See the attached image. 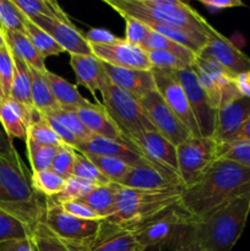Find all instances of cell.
<instances>
[{
    "label": "cell",
    "instance_id": "cell-1",
    "mask_svg": "<svg viewBox=\"0 0 250 251\" xmlns=\"http://www.w3.org/2000/svg\"><path fill=\"white\" fill-rule=\"evenodd\" d=\"M250 193V168L227 158H217L202 176L184 188L179 206L195 218H202L232 199Z\"/></svg>",
    "mask_w": 250,
    "mask_h": 251
},
{
    "label": "cell",
    "instance_id": "cell-2",
    "mask_svg": "<svg viewBox=\"0 0 250 251\" xmlns=\"http://www.w3.org/2000/svg\"><path fill=\"white\" fill-rule=\"evenodd\" d=\"M250 193L227 201L202 218H196L193 239L205 251H232L245 229Z\"/></svg>",
    "mask_w": 250,
    "mask_h": 251
},
{
    "label": "cell",
    "instance_id": "cell-3",
    "mask_svg": "<svg viewBox=\"0 0 250 251\" xmlns=\"http://www.w3.org/2000/svg\"><path fill=\"white\" fill-rule=\"evenodd\" d=\"M122 17L152 20L169 26L200 32L208 37L210 24L189 4L179 0H104Z\"/></svg>",
    "mask_w": 250,
    "mask_h": 251
},
{
    "label": "cell",
    "instance_id": "cell-4",
    "mask_svg": "<svg viewBox=\"0 0 250 251\" xmlns=\"http://www.w3.org/2000/svg\"><path fill=\"white\" fill-rule=\"evenodd\" d=\"M183 189L169 190H135L118 188L114 211L104 220L113 227L131 230L158 213L178 205Z\"/></svg>",
    "mask_w": 250,
    "mask_h": 251
},
{
    "label": "cell",
    "instance_id": "cell-5",
    "mask_svg": "<svg viewBox=\"0 0 250 251\" xmlns=\"http://www.w3.org/2000/svg\"><path fill=\"white\" fill-rule=\"evenodd\" d=\"M46 203L31 184L26 167H19L0 156V208L36 228Z\"/></svg>",
    "mask_w": 250,
    "mask_h": 251
},
{
    "label": "cell",
    "instance_id": "cell-6",
    "mask_svg": "<svg viewBox=\"0 0 250 251\" xmlns=\"http://www.w3.org/2000/svg\"><path fill=\"white\" fill-rule=\"evenodd\" d=\"M195 220L178 203L130 232L145 250L175 251L191 239Z\"/></svg>",
    "mask_w": 250,
    "mask_h": 251
},
{
    "label": "cell",
    "instance_id": "cell-7",
    "mask_svg": "<svg viewBox=\"0 0 250 251\" xmlns=\"http://www.w3.org/2000/svg\"><path fill=\"white\" fill-rule=\"evenodd\" d=\"M98 92L102 96V104L108 115L127 141L135 145L145 132L154 129L139 100L110 82L107 75L103 76Z\"/></svg>",
    "mask_w": 250,
    "mask_h": 251
},
{
    "label": "cell",
    "instance_id": "cell-8",
    "mask_svg": "<svg viewBox=\"0 0 250 251\" xmlns=\"http://www.w3.org/2000/svg\"><path fill=\"white\" fill-rule=\"evenodd\" d=\"M39 222L58 239L75 247H90L104 227V220H82L69 215L59 203L46 200Z\"/></svg>",
    "mask_w": 250,
    "mask_h": 251
},
{
    "label": "cell",
    "instance_id": "cell-9",
    "mask_svg": "<svg viewBox=\"0 0 250 251\" xmlns=\"http://www.w3.org/2000/svg\"><path fill=\"white\" fill-rule=\"evenodd\" d=\"M220 145L212 137H190L176 146L178 173L184 188L195 184L218 158Z\"/></svg>",
    "mask_w": 250,
    "mask_h": 251
},
{
    "label": "cell",
    "instance_id": "cell-10",
    "mask_svg": "<svg viewBox=\"0 0 250 251\" xmlns=\"http://www.w3.org/2000/svg\"><path fill=\"white\" fill-rule=\"evenodd\" d=\"M139 102L154 130L171 141L174 146H179L190 137H194L188 127L172 112L157 90L147 93L139 100Z\"/></svg>",
    "mask_w": 250,
    "mask_h": 251
},
{
    "label": "cell",
    "instance_id": "cell-11",
    "mask_svg": "<svg viewBox=\"0 0 250 251\" xmlns=\"http://www.w3.org/2000/svg\"><path fill=\"white\" fill-rule=\"evenodd\" d=\"M152 75H153L154 83H156L157 92L161 95V97L171 108L172 112L188 127L194 137H200L201 132L199 129L198 122H196L185 91H184L176 74L174 71L159 70V69L153 68Z\"/></svg>",
    "mask_w": 250,
    "mask_h": 251
},
{
    "label": "cell",
    "instance_id": "cell-12",
    "mask_svg": "<svg viewBox=\"0 0 250 251\" xmlns=\"http://www.w3.org/2000/svg\"><path fill=\"white\" fill-rule=\"evenodd\" d=\"M135 146L141 151L145 158L149 159L159 172L176 184L183 185L178 173V159H176V146L162 136L154 129L145 132ZM184 186V185H183Z\"/></svg>",
    "mask_w": 250,
    "mask_h": 251
},
{
    "label": "cell",
    "instance_id": "cell-13",
    "mask_svg": "<svg viewBox=\"0 0 250 251\" xmlns=\"http://www.w3.org/2000/svg\"><path fill=\"white\" fill-rule=\"evenodd\" d=\"M175 74L185 91L189 104L198 122L201 136L212 137L216 127L217 110L211 105L207 95L199 82L193 66L185 70L176 71Z\"/></svg>",
    "mask_w": 250,
    "mask_h": 251
},
{
    "label": "cell",
    "instance_id": "cell-14",
    "mask_svg": "<svg viewBox=\"0 0 250 251\" xmlns=\"http://www.w3.org/2000/svg\"><path fill=\"white\" fill-rule=\"evenodd\" d=\"M199 58L217 63L234 76L250 70V58L216 28H211Z\"/></svg>",
    "mask_w": 250,
    "mask_h": 251
},
{
    "label": "cell",
    "instance_id": "cell-15",
    "mask_svg": "<svg viewBox=\"0 0 250 251\" xmlns=\"http://www.w3.org/2000/svg\"><path fill=\"white\" fill-rule=\"evenodd\" d=\"M92 54L100 61L117 68L152 70L147 51L125 39L113 44H90Z\"/></svg>",
    "mask_w": 250,
    "mask_h": 251
},
{
    "label": "cell",
    "instance_id": "cell-16",
    "mask_svg": "<svg viewBox=\"0 0 250 251\" xmlns=\"http://www.w3.org/2000/svg\"><path fill=\"white\" fill-rule=\"evenodd\" d=\"M75 150L83 154H97L119 158L131 167L150 166L156 168L149 159L145 158L141 151L130 142H122L92 135L90 139L81 141Z\"/></svg>",
    "mask_w": 250,
    "mask_h": 251
},
{
    "label": "cell",
    "instance_id": "cell-17",
    "mask_svg": "<svg viewBox=\"0 0 250 251\" xmlns=\"http://www.w3.org/2000/svg\"><path fill=\"white\" fill-rule=\"evenodd\" d=\"M29 20L47 32L70 55H92L90 43L73 22L47 16H34Z\"/></svg>",
    "mask_w": 250,
    "mask_h": 251
},
{
    "label": "cell",
    "instance_id": "cell-18",
    "mask_svg": "<svg viewBox=\"0 0 250 251\" xmlns=\"http://www.w3.org/2000/svg\"><path fill=\"white\" fill-rule=\"evenodd\" d=\"M250 118V98L239 97L223 104L217 110L212 139L218 145L234 142L235 136Z\"/></svg>",
    "mask_w": 250,
    "mask_h": 251
},
{
    "label": "cell",
    "instance_id": "cell-19",
    "mask_svg": "<svg viewBox=\"0 0 250 251\" xmlns=\"http://www.w3.org/2000/svg\"><path fill=\"white\" fill-rule=\"evenodd\" d=\"M103 63V61H102ZM105 75L122 90L126 91L137 100H141L147 93L156 90L152 70H135V69H124L117 68V66L109 65L103 63Z\"/></svg>",
    "mask_w": 250,
    "mask_h": 251
},
{
    "label": "cell",
    "instance_id": "cell-20",
    "mask_svg": "<svg viewBox=\"0 0 250 251\" xmlns=\"http://www.w3.org/2000/svg\"><path fill=\"white\" fill-rule=\"evenodd\" d=\"M76 114L78 115L86 129L92 135L122 142H130L123 135L119 127L115 125L112 118L108 115L102 103H90L87 107L76 110Z\"/></svg>",
    "mask_w": 250,
    "mask_h": 251
},
{
    "label": "cell",
    "instance_id": "cell-21",
    "mask_svg": "<svg viewBox=\"0 0 250 251\" xmlns=\"http://www.w3.org/2000/svg\"><path fill=\"white\" fill-rule=\"evenodd\" d=\"M124 188L135 190H169V189H184L183 185L172 181L158 169L150 166L131 167L126 176L118 183Z\"/></svg>",
    "mask_w": 250,
    "mask_h": 251
},
{
    "label": "cell",
    "instance_id": "cell-22",
    "mask_svg": "<svg viewBox=\"0 0 250 251\" xmlns=\"http://www.w3.org/2000/svg\"><path fill=\"white\" fill-rule=\"evenodd\" d=\"M34 109L6 98L0 104V125L10 139H20L26 142L28 126L32 122Z\"/></svg>",
    "mask_w": 250,
    "mask_h": 251
},
{
    "label": "cell",
    "instance_id": "cell-23",
    "mask_svg": "<svg viewBox=\"0 0 250 251\" xmlns=\"http://www.w3.org/2000/svg\"><path fill=\"white\" fill-rule=\"evenodd\" d=\"M81 251H146L136 240L132 232L113 227L104 221V227L90 247H81Z\"/></svg>",
    "mask_w": 250,
    "mask_h": 251
},
{
    "label": "cell",
    "instance_id": "cell-24",
    "mask_svg": "<svg viewBox=\"0 0 250 251\" xmlns=\"http://www.w3.org/2000/svg\"><path fill=\"white\" fill-rule=\"evenodd\" d=\"M70 65L78 85L85 86L93 96L105 75L103 63L95 55H70Z\"/></svg>",
    "mask_w": 250,
    "mask_h": 251
},
{
    "label": "cell",
    "instance_id": "cell-25",
    "mask_svg": "<svg viewBox=\"0 0 250 251\" xmlns=\"http://www.w3.org/2000/svg\"><path fill=\"white\" fill-rule=\"evenodd\" d=\"M44 75H46L47 81H48L49 86H50L54 100H55V102L58 103V105L61 109L76 112L80 108L87 107L91 103L90 100H86L78 92L77 86L71 85L70 82L64 80L63 77H60L59 75L49 70H47Z\"/></svg>",
    "mask_w": 250,
    "mask_h": 251
},
{
    "label": "cell",
    "instance_id": "cell-26",
    "mask_svg": "<svg viewBox=\"0 0 250 251\" xmlns=\"http://www.w3.org/2000/svg\"><path fill=\"white\" fill-rule=\"evenodd\" d=\"M5 42L10 48L12 54L21 58L29 68H33L41 73H46L48 69L46 68V59L37 51L32 42L29 41L26 33H20V32H10L4 31Z\"/></svg>",
    "mask_w": 250,
    "mask_h": 251
},
{
    "label": "cell",
    "instance_id": "cell-27",
    "mask_svg": "<svg viewBox=\"0 0 250 251\" xmlns=\"http://www.w3.org/2000/svg\"><path fill=\"white\" fill-rule=\"evenodd\" d=\"M118 188L119 185L115 183H109L107 185H97L80 201L88 206L100 220H107L114 211Z\"/></svg>",
    "mask_w": 250,
    "mask_h": 251
},
{
    "label": "cell",
    "instance_id": "cell-28",
    "mask_svg": "<svg viewBox=\"0 0 250 251\" xmlns=\"http://www.w3.org/2000/svg\"><path fill=\"white\" fill-rule=\"evenodd\" d=\"M14 55L15 61V73L14 78H12L11 85V92H10V97L14 100L15 102L20 103V104L25 105L28 109H33V104H32V75L31 69L29 66L19 58L17 55Z\"/></svg>",
    "mask_w": 250,
    "mask_h": 251
},
{
    "label": "cell",
    "instance_id": "cell-29",
    "mask_svg": "<svg viewBox=\"0 0 250 251\" xmlns=\"http://www.w3.org/2000/svg\"><path fill=\"white\" fill-rule=\"evenodd\" d=\"M31 69L32 75V104H33V109H36L39 114L46 115L49 113L54 112V110L59 109L58 103L55 102L51 93L50 86H49L48 81H47L44 73L36 70L33 68Z\"/></svg>",
    "mask_w": 250,
    "mask_h": 251
},
{
    "label": "cell",
    "instance_id": "cell-30",
    "mask_svg": "<svg viewBox=\"0 0 250 251\" xmlns=\"http://www.w3.org/2000/svg\"><path fill=\"white\" fill-rule=\"evenodd\" d=\"M144 50L150 51V50H163L168 51V53L174 54V55L180 56L184 60H188L190 63L194 64V61L196 60L198 55H196L194 51H191L190 49L185 48L181 44L176 43V42L172 41L168 37L163 36V34L158 33L156 31H152L150 29L149 34H147L146 39H145L144 44L141 47Z\"/></svg>",
    "mask_w": 250,
    "mask_h": 251
},
{
    "label": "cell",
    "instance_id": "cell-31",
    "mask_svg": "<svg viewBox=\"0 0 250 251\" xmlns=\"http://www.w3.org/2000/svg\"><path fill=\"white\" fill-rule=\"evenodd\" d=\"M14 1L28 19L34 16H47L71 22L60 5L51 0H14Z\"/></svg>",
    "mask_w": 250,
    "mask_h": 251
},
{
    "label": "cell",
    "instance_id": "cell-32",
    "mask_svg": "<svg viewBox=\"0 0 250 251\" xmlns=\"http://www.w3.org/2000/svg\"><path fill=\"white\" fill-rule=\"evenodd\" d=\"M31 184L38 195L46 196L47 199H53L64 190L66 179L51 169H46L37 173H31Z\"/></svg>",
    "mask_w": 250,
    "mask_h": 251
},
{
    "label": "cell",
    "instance_id": "cell-33",
    "mask_svg": "<svg viewBox=\"0 0 250 251\" xmlns=\"http://www.w3.org/2000/svg\"><path fill=\"white\" fill-rule=\"evenodd\" d=\"M27 139L32 140L33 142L43 146H61L65 145L60 140V137L56 135L53 127L49 125L46 118L39 114L34 109L33 115H32V122L28 126V132H27Z\"/></svg>",
    "mask_w": 250,
    "mask_h": 251
},
{
    "label": "cell",
    "instance_id": "cell-34",
    "mask_svg": "<svg viewBox=\"0 0 250 251\" xmlns=\"http://www.w3.org/2000/svg\"><path fill=\"white\" fill-rule=\"evenodd\" d=\"M34 229L21 218L0 208V243L10 239L32 238Z\"/></svg>",
    "mask_w": 250,
    "mask_h": 251
},
{
    "label": "cell",
    "instance_id": "cell-35",
    "mask_svg": "<svg viewBox=\"0 0 250 251\" xmlns=\"http://www.w3.org/2000/svg\"><path fill=\"white\" fill-rule=\"evenodd\" d=\"M26 36L44 59L64 53V49L47 32H44L29 19L26 22Z\"/></svg>",
    "mask_w": 250,
    "mask_h": 251
},
{
    "label": "cell",
    "instance_id": "cell-36",
    "mask_svg": "<svg viewBox=\"0 0 250 251\" xmlns=\"http://www.w3.org/2000/svg\"><path fill=\"white\" fill-rule=\"evenodd\" d=\"M86 156L110 183H119L131 168V166L125 163L124 161L114 157L97 156V154H86Z\"/></svg>",
    "mask_w": 250,
    "mask_h": 251
},
{
    "label": "cell",
    "instance_id": "cell-37",
    "mask_svg": "<svg viewBox=\"0 0 250 251\" xmlns=\"http://www.w3.org/2000/svg\"><path fill=\"white\" fill-rule=\"evenodd\" d=\"M28 17L17 7L14 0H0V27L2 31L26 33Z\"/></svg>",
    "mask_w": 250,
    "mask_h": 251
},
{
    "label": "cell",
    "instance_id": "cell-38",
    "mask_svg": "<svg viewBox=\"0 0 250 251\" xmlns=\"http://www.w3.org/2000/svg\"><path fill=\"white\" fill-rule=\"evenodd\" d=\"M26 147L32 173H37V172L50 169L54 157L56 156V152L60 146H43V145H38L32 140L27 139Z\"/></svg>",
    "mask_w": 250,
    "mask_h": 251
},
{
    "label": "cell",
    "instance_id": "cell-39",
    "mask_svg": "<svg viewBox=\"0 0 250 251\" xmlns=\"http://www.w3.org/2000/svg\"><path fill=\"white\" fill-rule=\"evenodd\" d=\"M32 240L37 251H81V247H75L64 243L63 240L54 237L41 222L34 228Z\"/></svg>",
    "mask_w": 250,
    "mask_h": 251
},
{
    "label": "cell",
    "instance_id": "cell-40",
    "mask_svg": "<svg viewBox=\"0 0 250 251\" xmlns=\"http://www.w3.org/2000/svg\"><path fill=\"white\" fill-rule=\"evenodd\" d=\"M73 176L77 178L87 180L95 185H107L110 181L100 173L97 169V167L88 159L86 154L76 151L75 164H74Z\"/></svg>",
    "mask_w": 250,
    "mask_h": 251
},
{
    "label": "cell",
    "instance_id": "cell-41",
    "mask_svg": "<svg viewBox=\"0 0 250 251\" xmlns=\"http://www.w3.org/2000/svg\"><path fill=\"white\" fill-rule=\"evenodd\" d=\"M97 185L90 183L87 180H83V179L77 178V176H70L69 179H66V184L64 190L59 194L55 198L50 199L54 202L56 203H63L68 202V201H76L81 200V199L85 198L87 194H90L93 189Z\"/></svg>",
    "mask_w": 250,
    "mask_h": 251
},
{
    "label": "cell",
    "instance_id": "cell-42",
    "mask_svg": "<svg viewBox=\"0 0 250 251\" xmlns=\"http://www.w3.org/2000/svg\"><path fill=\"white\" fill-rule=\"evenodd\" d=\"M150 63H151L152 69H159V70L167 71H181L193 66V63L188 60H184L180 56L174 55V54L168 53L163 50H150L147 51Z\"/></svg>",
    "mask_w": 250,
    "mask_h": 251
},
{
    "label": "cell",
    "instance_id": "cell-43",
    "mask_svg": "<svg viewBox=\"0 0 250 251\" xmlns=\"http://www.w3.org/2000/svg\"><path fill=\"white\" fill-rule=\"evenodd\" d=\"M46 115H50L54 119L60 122L64 126H66L70 131H73L80 139V141H85V140L90 139L92 136V134L86 129L85 125L82 124V122L78 118V115L74 110H66L59 108V109L54 110V112Z\"/></svg>",
    "mask_w": 250,
    "mask_h": 251
},
{
    "label": "cell",
    "instance_id": "cell-44",
    "mask_svg": "<svg viewBox=\"0 0 250 251\" xmlns=\"http://www.w3.org/2000/svg\"><path fill=\"white\" fill-rule=\"evenodd\" d=\"M75 158L76 150L68 146V145H61L56 152V156L54 157L50 169L60 176H63L64 179H69L70 176H73Z\"/></svg>",
    "mask_w": 250,
    "mask_h": 251
},
{
    "label": "cell",
    "instance_id": "cell-45",
    "mask_svg": "<svg viewBox=\"0 0 250 251\" xmlns=\"http://www.w3.org/2000/svg\"><path fill=\"white\" fill-rule=\"evenodd\" d=\"M193 69L194 71H195L196 76H198L201 87L203 88L205 93L207 95L211 105H212L216 110H218L220 109L221 104H222V93H221V90L218 88V86L216 85L215 81L210 77V75L196 63V60L194 61Z\"/></svg>",
    "mask_w": 250,
    "mask_h": 251
},
{
    "label": "cell",
    "instance_id": "cell-46",
    "mask_svg": "<svg viewBox=\"0 0 250 251\" xmlns=\"http://www.w3.org/2000/svg\"><path fill=\"white\" fill-rule=\"evenodd\" d=\"M15 73V61L14 55L11 50L5 44L2 48H0V82H1L2 90H4L6 97H10L11 92L12 78H14Z\"/></svg>",
    "mask_w": 250,
    "mask_h": 251
},
{
    "label": "cell",
    "instance_id": "cell-47",
    "mask_svg": "<svg viewBox=\"0 0 250 251\" xmlns=\"http://www.w3.org/2000/svg\"><path fill=\"white\" fill-rule=\"evenodd\" d=\"M218 158H227L250 168V144H228L218 146Z\"/></svg>",
    "mask_w": 250,
    "mask_h": 251
},
{
    "label": "cell",
    "instance_id": "cell-48",
    "mask_svg": "<svg viewBox=\"0 0 250 251\" xmlns=\"http://www.w3.org/2000/svg\"><path fill=\"white\" fill-rule=\"evenodd\" d=\"M125 20V41L135 46L142 47L150 28L142 22L131 17H123Z\"/></svg>",
    "mask_w": 250,
    "mask_h": 251
},
{
    "label": "cell",
    "instance_id": "cell-49",
    "mask_svg": "<svg viewBox=\"0 0 250 251\" xmlns=\"http://www.w3.org/2000/svg\"><path fill=\"white\" fill-rule=\"evenodd\" d=\"M0 156L4 157L7 161L12 162L14 164L19 167H26L25 166L24 161L20 157L19 152L15 149L14 144H12V140L5 134L4 129L0 125Z\"/></svg>",
    "mask_w": 250,
    "mask_h": 251
},
{
    "label": "cell",
    "instance_id": "cell-50",
    "mask_svg": "<svg viewBox=\"0 0 250 251\" xmlns=\"http://www.w3.org/2000/svg\"><path fill=\"white\" fill-rule=\"evenodd\" d=\"M43 117L46 118L47 122H48L49 125L53 127V130L56 132V135L60 137V140L64 142V144L68 145V146H70V147H73V149H76V147L78 146V144H80L81 141L73 131H70L68 127L64 126L60 122H58L56 119H54V118L50 117V115H43Z\"/></svg>",
    "mask_w": 250,
    "mask_h": 251
},
{
    "label": "cell",
    "instance_id": "cell-51",
    "mask_svg": "<svg viewBox=\"0 0 250 251\" xmlns=\"http://www.w3.org/2000/svg\"><path fill=\"white\" fill-rule=\"evenodd\" d=\"M59 205H60L61 207H63V210L65 211V212H68L69 215L75 216V217L77 218H82V220H100L88 206H86L85 203L81 202L80 200L68 201V202L59 203Z\"/></svg>",
    "mask_w": 250,
    "mask_h": 251
},
{
    "label": "cell",
    "instance_id": "cell-52",
    "mask_svg": "<svg viewBox=\"0 0 250 251\" xmlns=\"http://www.w3.org/2000/svg\"><path fill=\"white\" fill-rule=\"evenodd\" d=\"M85 37L90 44H113L122 39L104 28H91Z\"/></svg>",
    "mask_w": 250,
    "mask_h": 251
},
{
    "label": "cell",
    "instance_id": "cell-53",
    "mask_svg": "<svg viewBox=\"0 0 250 251\" xmlns=\"http://www.w3.org/2000/svg\"><path fill=\"white\" fill-rule=\"evenodd\" d=\"M0 251H36L32 238L10 239L0 243Z\"/></svg>",
    "mask_w": 250,
    "mask_h": 251
},
{
    "label": "cell",
    "instance_id": "cell-54",
    "mask_svg": "<svg viewBox=\"0 0 250 251\" xmlns=\"http://www.w3.org/2000/svg\"><path fill=\"white\" fill-rule=\"evenodd\" d=\"M200 2L210 12H217L221 10L230 9V7L244 6V2L240 0H200Z\"/></svg>",
    "mask_w": 250,
    "mask_h": 251
},
{
    "label": "cell",
    "instance_id": "cell-55",
    "mask_svg": "<svg viewBox=\"0 0 250 251\" xmlns=\"http://www.w3.org/2000/svg\"><path fill=\"white\" fill-rule=\"evenodd\" d=\"M235 86L240 96L250 98V70L235 76Z\"/></svg>",
    "mask_w": 250,
    "mask_h": 251
},
{
    "label": "cell",
    "instance_id": "cell-56",
    "mask_svg": "<svg viewBox=\"0 0 250 251\" xmlns=\"http://www.w3.org/2000/svg\"><path fill=\"white\" fill-rule=\"evenodd\" d=\"M239 142H245V144H250V118L245 122L240 131L235 136L234 142L233 144H239Z\"/></svg>",
    "mask_w": 250,
    "mask_h": 251
},
{
    "label": "cell",
    "instance_id": "cell-57",
    "mask_svg": "<svg viewBox=\"0 0 250 251\" xmlns=\"http://www.w3.org/2000/svg\"><path fill=\"white\" fill-rule=\"evenodd\" d=\"M175 251H205V250H203L202 248L199 247L198 243L193 239V234H191V239L189 240L184 247L179 248V249H176Z\"/></svg>",
    "mask_w": 250,
    "mask_h": 251
},
{
    "label": "cell",
    "instance_id": "cell-58",
    "mask_svg": "<svg viewBox=\"0 0 250 251\" xmlns=\"http://www.w3.org/2000/svg\"><path fill=\"white\" fill-rule=\"evenodd\" d=\"M6 44V42H5V36H4V31L1 29V27H0V48H2V47Z\"/></svg>",
    "mask_w": 250,
    "mask_h": 251
},
{
    "label": "cell",
    "instance_id": "cell-59",
    "mask_svg": "<svg viewBox=\"0 0 250 251\" xmlns=\"http://www.w3.org/2000/svg\"><path fill=\"white\" fill-rule=\"evenodd\" d=\"M6 95H5L4 90H2V86H1V82H0V104H1L2 102H4L5 100H6Z\"/></svg>",
    "mask_w": 250,
    "mask_h": 251
},
{
    "label": "cell",
    "instance_id": "cell-60",
    "mask_svg": "<svg viewBox=\"0 0 250 251\" xmlns=\"http://www.w3.org/2000/svg\"><path fill=\"white\" fill-rule=\"evenodd\" d=\"M34 248H36V247H34ZM36 251H37V250H36Z\"/></svg>",
    "mask_w": 250,
    "mask_h": 251
}]
</instances>
